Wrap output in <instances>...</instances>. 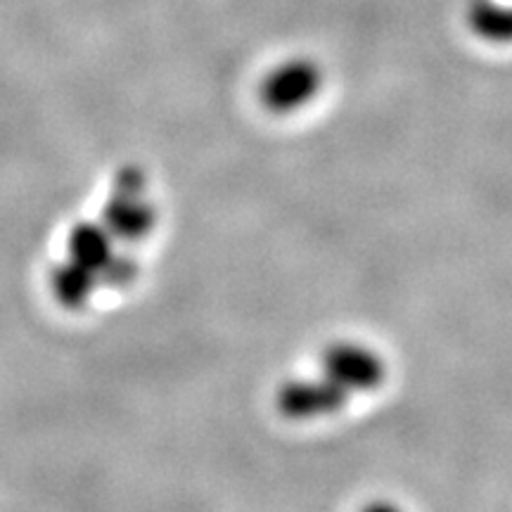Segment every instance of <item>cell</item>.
Returning a JSON list of instances; mask_svg holds the SVG:
<instances>
[{
    "label": "cell",
    "instance_id": "1",
    "mask_svg": "<svg viewBox=\"0 0 512 512\" xmlns=\"http://www.w3.org/2000/svg\"><path fill=\"white\" fill-rule=\"evenodd\" d=\"M100 221L117 242H138L155 230L157 209L145 200L143 171L136 166L119 171L110 200L102 207Z\"/></svg>",
    "mask_w": 512,
    "mask_h": 512
},
{
    "label": "cell",
    "instance_id": "2",
    "mask_svg": "<svg viewBox=\"0 0 512 512\" xmlns=\"http://www.w3.org/2000/svg\"><path fill=\"white\" fill-rule=\"evenodd\" d=\"M323 86V72L313 60L294 57L280 62L264 76L259 86V100L268 112L287 114L309 105Z\"/></svg>",
    "mask_w": 512,
    "mask_h": 512
},
{
    "label": "cell",
    "instance_id": "3",
    "mask_svg": "<svg viewBox=\"0 0 512 512\" xmlns=\"http://www.w3.org/2000/svg\"><path fill=\"white\" fill-rule=\"evenodd\" d=\"M323 375L335 380L339 387L354 392H370L384 380L382 358L368 347L351 342H339L325 349Z\"/></svg>",
    "mask_w": 512,
    "mask_h": 512
},
{
    "label": "cell",
    "instance_id": "4",
    "mask_svg": "<svg viewBox=\"0 0 512 512\" xmlns=\"http://www.w3.org/2000/svg\"><path fill=\"white\" fill-rule=\"evenodd\" d=\"M349 392L339 387L328 375L316 380H292L280 387L275 403L278 411L290 420H311L318 415H330L339 411L349 401Z\"/></svg>",
    "mask_w": 512,
    "mask_h": 512
},
{
    "label": "cell",
    "instance_id": "5",
    "mask_svg": "<svg viewBox=\"0 0 512 512\" xmlns=\"http://www.w3.org/2000/svg\"><path fill=\"white\" fill-rule=\"evenodd\" d=\"M117 240L102 221H83L69 230L67 235V256L76 264L91 268L93 273L105 275L107 266L117 256Z\"/></svg>",
    "mask_w": 512,
    "mask_h": 512
},
{
    "label": "cell",
    "instance_id": "6",
    "mask_svg": "<svg viewBox=\"0 0 512 512\" xmlns=\"http://www.w3.org/2000/svg\"><path fill=\"white\" fill-rule=\"evenodd\" d=\"M100 287V275L93 273L91 268L76 264L69 256L60 264H55L53 273H50V290H53L57 304L64 306V309L81 311Z\"/></svg>",
    "mask_w": 512,
    "mask_h": 512
},
{
    "label": "cell",
    "instance_id": "7",
    "mask_svg": "<svg viewBox=\"0 0 512 512\" xmlns=\"http://www.w3.org/2000/svg\"><path fill=\"white\" fill-rule=\"evenodd\" d=\"M472 29L486 41L512 43V8L498 3H479L470 15Z\"/></svg>",
    "mask_w": 512,
    "mask_h": 512
}]
</instances>
